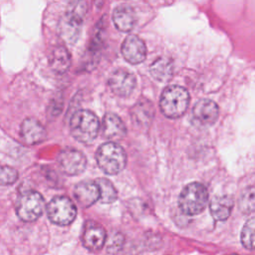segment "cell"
<instances>
[{
  "mask_svg": "<svg viewBox=\"0 0 255 255\" xmlns=\"http://www.w3.org/2000/svg\"><path fill=\"white\" fill-rule=\"evenodd\" d=\"M100 121L98 117L87 110L76 112L70 121V131L75 139L84 143L92 142L98 135Z\"/></svg>",
  "mask_w": 255,
  "mask_h": 255,
  "instance_id": "cell-1",
  "label": "cell"
},
{
  "mask_svg": "<svg viewBox=\"0 0 255 255\" xmlns=\"http://www.w3.org/2000/svg\"><path fill=\"white\" fill-rule=\"evenodd\" d=\"M189 94L185 88L178 85L166 87L159 100L162 114L170 119L181 117L188 108Z\"/></svg>",
  "mask_w": 255,
  "mask_h": 255,
  "instance_id": "cell-2",
  "label": "cell"
},
{
  "mask_svg": "<svg viewBox=\"0 0 255 255\" xmlns=\"http://www.w3.org/2000/svg\"><path fill=\"white\" fill-rule=\"evenodd\" d=\"M86 11L85 2L77 1L70 3L66 14L59 23L60 35L67 43L72 44L78 40Z\"/></svg>",
  "mask_w": 255,
  "mask_h": 255,
  "instance_id": "cell-3",
  "label": "cell"
},
{
  "mask_svg": "<svg viewBox=\"0 0 255 255\" xmlns=\"http://www.w3.org/2000/svg\"><path fill=\"white\" fill-rule=\"evenodd\" d=\"M96 159L101 169L108 174H117L127 164V154L124 148L116 142L103 143L97 150Z\"/></svg>",
  "mask_w": 255,
  "mask_h": 255,
  "instance_id": "cell-4",
  "label": "cell"
},
{
  "mask_svg": "<svg viewBox=\"0 0 255 255\" xmlns=\"http://www.w3.org/2000/svg\"><path fill=\"white\" fill-rule=\"evenodd\" d=\"M208 201V191L199 182L187 184L180 192L178 205L180 210L186 215H196L203 211Z\"/></svg>",
  "mask_w": 255,
  "mask_h": 255,
  "instance_id": "cell-5",
  "label": "cell"
},
{
  "mask_svg": "<svg viewBox=\"0 0 255 255\" xmlns=\"http://www.w3.org/2000/svg\"><path fill=\"white\" fill-rule=\"evenodd\" d=\"M45 200L43 196L34 190L22 193L16 203V212L19 218L26 222L37 220L43 213Z\"/></svg>",
  "mask_w": 255,
  "mask_h": 255,
  "instance_id": "cell-6",
  "label": "cell"
},
{
  "mask_svg": "<svg viewBox=\"0 0 255 255\" xmlns=\"http://www.w3.org/2000/svg\"><path fill=\"white\" fill-rule=\"evenodd\" d=\"M49 219L61 226L71 224L77 215V208L67 196H56L47 205Z\"/></svg>",
  "mask_w": 255,
  "mask_h": 255,
  "instance_id": "cell-7",
  "label": "cell"
},
{
  "mask_svg": "<svg viewBox=\"0 0 255 255\" xmlns=\"http://www.w3.org/2000/svg\"><path fill=\"white\" fill-rule=\"evenodd\" d=\"M219 114L218 106L209 99L199 100L192 109L191 122L197 128H208L212 126Z\"/></svg>",
  "mask_w": 255,
  "mask_h": 255,
  "instance_id": "cell-8",
  "label": "cell"
},
{
  "mask_svg": "<svg viewBox=\"0 0 255 255\" xmlns=\"http://www.w3.org/2000/svg\"><path fill=\"white\" fill-rule=\"evenodd\" d=\"M62 170L68 175H77L83 172L87 165V158L83 152L76 148H64L58 156Z\"/></svg>",
  "mask_w": 255,
  "mask_h": 255,
  "instance_id": "cell-9",
  "label": "cell"
},
{
  "mask_svg": "<svg viewBox=\"0 0 255 255\" xmlns=\"http://www.w3.org/2000/svg\"><path fill=\"white\" fill-rule=\"evenodd\" d=\"M107 238L106 230L102 225L95 221H88L86 222L83 230L82 241L84 246L93 252L100 251Z\"/></svg>",
  "mask_w": 255,
  "mask_h": 255,
  "instance_id": "cell-10",
  "label": "cell"
},
{
  "mask_svg": "<svg viewBox=\"0 0 255 255\" xmlns=\"http://www.w3.org/2000/svg\"><path fill=\"white\" fill-rule=\"evenodd\" d=\"M109 86L117 96L128 97L132 93L135 87V77L132 73L120 69L111 75Z\"/></svg>",
  "mask_w": 255,
  "mask_h": 255,
  "instance_id": "cell-11",
  "label": "cell"
},
{
  "mask_svg": "<svg viewBox=\"0 0 255 255\" xmlns=\"http://www.w3.org/2000/svg\"><path fill=\"white\" fill-rule=\"evenodd\" d=\"M122 53L125 59L130 64H139L146 56L145 44L139 37L129 35L125 39L122 45Z\"/></svg>",
  "mask_w": 255,
  "mask_h": 255,
  "instance_id": "cell-12",
  "label": "cell"
},
{
  "mask_svg": "<svg viewBox=\"0 0 255 255\" xmlns=\"http://www.w3.org/2000/svg\"><path fill=\"white\" fill-rule=\"evenodd\" d=\"M74 196L82 207L87 208L100 199V191L95 181L83 180L75 186Z\"/></svg>",
  "mask_w": 255,
  "mask_h": 255,
  "instance_id": "cell-13",
  "label": "cell"
},
{
  "mask_svg": "<svg viewBox=\"0 0 255 255\" xmlns=\"http://www.w3.org/2000/svg\"><path fill=\"white\" fill-rule=\"evenodd\" d=\"M20 135L25 143L36 144L45 139L46 130L36 119L28 118L24 120L21 125Z\"/></svg>",
  "mask_w": 255,
  "mask_h": 255,
  "instance_id": "cell-14",
  "label": "cell"
},
{
  "mask_svg": "<svg viewBox=\"0 0 255 255\" xmlns=\"http://www.w3.org/2000/svg\"><path fill=\"white\" fill-rule=\"evenodd\" d=\"M103 133L109 139L118 140L126 136L127 128L119 116L107 113L103 119Z\"/></svg>",
  "mask_w": 255,
  "mask_h": 255,
  "instance_id": "cell-15",
  "label": "cell"
},
{
  "mask_svg": "<svg viewBox=\"0 0 255 255\" xmlns=\"http://www.w3.org/2000/svg\"><path fill=\"white\" fill-rule=\"evenodd\" d=\"M113 21L118 30L122 32H129L136 24V16L130 6L122 4L115 8L113 12Z\"/></svg>",
  "mask_w": 255,
  "mask_h": 255,
  "instance_id": "cell-16",
  "label": "cell"
},
{
  "mask_svg": "<svg viewBox=\"0 0 255 255\" xmlns=\"http://www.w3.org/2000/svg\"><path fill=\"white\" fill-rule=\"evenodd\" d=\"M233 205L234 201L231 196H215L210 202V213L216 221H224L230 216Z\"/></svg>",
  "mask_w": 255,
  "mask_h": 255,
  "instance_id": "cell-17",
  "label": "cell"
},
{
  "mask_svg": "<svg viewBox=\"0 0 255 255\" xmlns=\"http://www.w3.org/2000/svg\"><path fill=\"white\" fill-rule=\"evenodd\" d=\"M71 65V56L63 46H57L50 56V66L57 73H65Z\"/></svg>",
  "mask_w": 255,
  "mask_h": 255,
  "instance_id": "cell-18",
  "label": "cell"
},
{
  "mask_svg": "<svg viewBox=\"0 0 255 255\" xmlns=\"http://www.w3.org/2000/svg\"><path fill=\"white\" fill-rule=\"evenodd\" d=\"M149 72L155 80L159 82H166L172 77L173 67L168 59L158 58L150 65Z\"/></svg>",
  "mask_w": 255,
  "mask_h": 255,
  "instance_id": "cell-19",
  "label": "cell"
},
{
  "mask_svg": "<svg viewBox=\"0 0 255 255\" xmlns=\"http://www.w3.org/2000/svg\"><path fill=\"white\" fill-rule=\"evenodd\" d=\"M99 191H100V200L103 203H112L118 197V192L113 185V183L107 178H97L95 180Z\"/></svg>",
  "mask_w": 255,
  "mask_h": 255,
  "instance_id": "cell-20",
  "label": "cell"
},
{
  "mask_svg": "<svg viewBox=\"0 0 255 255\" xmlns=\"http://www.w3.org/2000/svg\"><path fill=\"white\" fill-rule=\"evenodd\" d=\"M152 106H150V103H137L136 106L133 107L131 111L132 119L135 121V123L144 125L145 122H149L151 120L152 115Z\"/></svg>",
  "mask_w": 255,
  "mask_h": 255,
  "instance_id": "cell-21",
  "label": "cell"
},
{
  "mask_svg": "<svg viewBox=\"0 0 255 255\" xmlns=\"http://www.w3.org/2000/svg\"><path fill=\"white\" fill-rule=\"evenodd\" d=\"M241 243L242 245L252 250L254 248V218L251 217L244 224L241 231Z\"/></svg>",
  "mask_w": 255,
  "mask_h": 255,
  "instance_id": "cell-22",
  "label": "cell"
},
{
  "mask_svg": "<svg viewBox=\"0 0 255 255\" xmlns=\"http://www.w3.org/2000/svg\"><path fill=\"white\" fill-rule=\"evenodd\" d=\"M239 208L243 213H251L254 210V188L252 185L243 191L239 200Z\"/></svg>",
  "mask_w": 255,
  "mask_h": 255,
  "instance_id": "cell-23",
  "label": "cell"
},
{
  "mask_svg": "<svg viewBox=\"0 0 255 255\" xmlns=\"http://www.w3.org/2000/svg\"><path fill=\"white\" fill-rule=\"evenodd\" d=\"M18 178V172L10 166H0V184L9 185L14 183Z\"/></svg>",
  "mask_w": 255,
  "mask_h": 255,
  "instance_id": "cell-24",
  "label": "cell"
},
{
  "mask_svg": "<svg viewBox=\"0 0 255 255\" xmlns=\"http://www.w3.org/2000/svg\"><path fill=\"white\" fill-rule=\"evenodd\" d=\"M231 255H237V254H231Z\"/></svg>",
  "mask_w": 255,
  "mask_h": 255,
  "instance_id": "cell-25",
  "label": "cell"
}]
</instances>
